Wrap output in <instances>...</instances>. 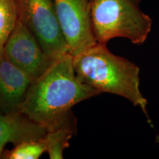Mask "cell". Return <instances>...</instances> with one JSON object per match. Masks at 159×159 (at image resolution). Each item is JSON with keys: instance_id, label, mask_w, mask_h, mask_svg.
<instances>
[{"instance_id": "ba28073f", "label": "cell", "mask_w": 159, "mask_h": 159, "mask_svg": "<svg viewBox=\"0 0 159 159\" xmlns=\"http://www.w3.org/2000/svg\"><path fill=\"white\" fill-rule=\"evenodd\" d=\"M47 130L21 112L5 114L0 113V158L9 143L13 146L32 139L43 138Z\"/></svg>"}, {"instance_id": "7a4b0ae2", "label": "cell", "mask_w": 159, "mask_h": 159, "mask_svg": "<svg viewBox=\"0 0 159 159\" xmlns=\"http://www.w3.org/2000/svg\"><path fill=\"white\" fill-rule=\"evenodd\" d=\"M73 66L80 80L99 94L108 93L128 99L142 109L150 123L148 102L139 88L140 69L136 64L97 43L73 56Z\"/></svg>"}, {"instance_id": "9c48e42d", "label": "cell", "mask_w": 159, "mask_h": 159, "mask_svg": "<svg viewBox=\"0 0 159 159\" xmlns=\"http://www.w3.org/2000/svg\"><path fill=\"white\" fill-rule=\"evenodd\" d=\"M77 132V124L60 127L47 131L43 138L47 144V152L50 159L63 158V151L69 147V141Z\"/></svg>"}, {"instance_id": "5b68a950", "label": "cell", "mask_w": 159, "mask_h": 159, "mask_svg": "<svg viewBox=\"0 0 159 159\" xmlns=\"http://www.w3.org/2000/svg\"><path fill=\"white\" fill-rule=\"evenodd\" d=\"M69 53L75 56L96 44L91 28L90 0H52Z\"/></svg>"}, {"instance_id": "8fae6325", "label": "cell", "mask_w": 159, "mask_h": 159, "mask_svg": "<svg viewBox=\"0 0 159 159\" xmlns=\"http://www.w3.org/2000/svg\"><path fill=\"white\" fill-rule=\"evenodd\" d=\"M18 19L16 0H0V52L14 29Z\"/></svg>"}, {"instance_id": "30bf717a", "label": "cell", "mask_w": 159, "mask_h": 159, "mask_svg": "<svg viewBox=\"0 0 159 159\" xmlns=\"http://www.w3.org/2000/svg\"><path fill=\"white\" fill-rule=\"evenodd\" d=\"M47 152L44 138L32 139L15 145L11 150H4L2 158L4 159H38Z\"/></svg>"}, {"instance_id": "277c9868", "label": "cell", "mask_w": 159, "mask_h": 159, "mask_svg": "<svg viewBox=\"0 0 159 159\" xmlns=\"http://www.w3.org/2000/svg\"><path fill=\"white\" fill-rule=\"evenodd\" d=\"M18 17L39 41L52 60L69 53L52 0H16Z\"/></svg>"}, {"instance_id": "8992f818", "label": "cell", "mask_w": 159, "mask_h": 159, "mask_svg": "<svg viewBox=\"0 0 159 159\" xmlns=\"http://www.w3.org/2000/svg\"><path fill=\"white\" fill-rule=\"evenodd\" d=\"M2 52L33 80L41 76L53 62L33 33L19 19Z\"/></svg>"}, {"instance_id": "3957f363", "label": "cell", "mask_w": 159, "mask_h": 159, "mask_svg": "<svg viewBox=\"0 0 159 159\" xmlns=\"http://www.w3.org/2000/svg\"><path fill=\"white\" fill-rule=\"evenodd\" d=\"M90 19L97 43L105 45L115 38L142 45L152 25V19L133 0H90Z\"/></svg>"}, {"instance_id": "52a82bcc", "label": "cell", "mask_w": 159, "mask_h": 159, "mask_svg": "<svg viewBox=\"0 0 159 159\" xmlns=\"http://www.w3.org/2000/svg\"><path fill=\"white\" fill-rule=\"evenodd\" d=\"M32 77L0 52V113L20 112L32 83Z\"/></svg>"}, {"instance_id": "4fadbf2b", "label": "cell", "mask_w": 159, "mask_h": 159, "mask_svg": "<svg viewBox=\"0 0 159 159\" xmlns=\"http://www.w3.org/2000/svg\"><path fill=\"white\" fill-rule=\"evenodd\" d=\"M157 141H158L159 142V138H157Z\"/></svg>"}, {"instance_id": "6da1fadb", "label": "cell", "mask_w": 159, "mask_h": 159, "mask_svg": "<svg viewBox=\"0 0 159 159\" xmlns=\"http://www.w3.org/2000/svg\"><path fill=\"white\" fill-rule=\"evenodd\" d=\"M99 94L77 77L73 56L67 53L51 63L33 80L20 112L47 131L77 124L71 108L79 102Z\"/></svg>"}, {"instance_id": "7c38bea8", "label": "cell", "mask_w": 159, "mask_h": 159, "mask_svg": "<svg viewBox=\"0 0 159 159\" xmlns=\"http://www.w3.org/2000/svg\"><path fill=\"white\" fill-rule=\"evenodd\" d=\"M133 1H134V2H136V4H138V5H139V4L140 3V2L142 1V0H133Z\"/></svg>"}]
</instances>
